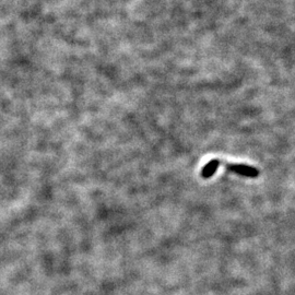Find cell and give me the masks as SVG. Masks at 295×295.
<instances>
[{"instance_id":"cell-2","label":"cell","mask_w":295,"mask_h":295,"mask_svg":"<svg viewBox=\"0 0 295 295\" xmlns=\"http://www.w3.org/2000/svg\"><path fill=\"white\" fill-rule=\"evenodd\" d=\"M221 164V161L220 160H217V159H213L210 161L206 166H204L202 168V172H201V176L203 178H210L212 177L214 174H216L217 169L219 167V165Z\"/></svg>"},{"instance_id":"cell-1","label":"cell","mask_w":295,"mask_h":295,"mask_svg":"<svg viewBox=\"0 0 295 295\" xmlns=\"http://www.w3.org/2000/svg\"><path fill=\"white\" fill-rule=\"evenodd\" d=\"M224 165L229 169L231 172L236 173L238 175H242V176H246V177H252L255 178L259 176V171L256 167L253 166H248V165L245 164H229V163H224Z\"/></svg>"}]
</instances>
